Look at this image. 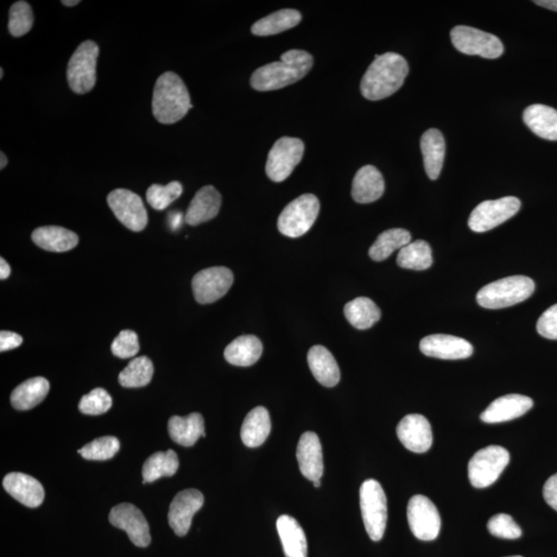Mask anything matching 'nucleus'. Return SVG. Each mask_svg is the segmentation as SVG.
Segmentation results:
<instances>
[{"label": "nucleus", "mask_w": 557, "mask_h": 557, "mask_svg": "<svg viewBox=\"0 0 557 557\" xmlns=\"http://www.w3.org/2000/svg\"><path fill=\"white\" fill-rule=\"evenodd\" d=\"M34 22V12L28 3L21 0L11 6L9 31L12 36L20 37L28 34Z\"/></svg>", "instance_id": "obj_40"}, {"label": "nucleus", "mask_w": 557, "mask_h": 557, "mask_svg": "<svg viewBox=\"0 0 557 557\" xmlns=\"http://www.w3.org/2000/svg\"><path fill=\"white\" fill-rule=\"evenodd\" d=\"M11 275V267L8 263L4 261V258L0 259V278L2 280H5Z\"/></svg>", "instance_id": "obj_48"}, {"label": "nucleus", "mask_w": 557, "mask_h": 557, "mask_svg": "<svg viewBox=\"0 0 557 557\" xmlns=\"http://www.w3.org/2000/svg\"><path fill=\"white\" fill-rule=\"evenodd\" d=\"M271 417L264 407H256L246 416L240 429V438L249 448L262 446L271 433Z\"/></svg>", "instance_id": "obj_30"}, {"label": "nucleus", "mask_w": 557, "mask_h": 557, "mask_svg": "<svg viewBox=\"0 0 557 557\" xmlns=\"http://www.w3.org/2000/svg\"><path fill=\"white\" fill-rule=\"evenodd\" d=\"M81 2H79V0H74V2L73 0L72 2L71 0H63L62 4L66 6H75V5L79 4Z\"/></svg>", "instance_id": "obj_50"}, {"label": "nucleus", "mask_w": 557, "mask_h": 557, "mask_svg": "<svg viewBox=\"0 0 557 557\" xmlns=\"http://www.w3.org/2000/svg\"><path fill=\"white\" fill-rule=\"evenodd\" d=\"M169 434L179 445L192 447L200 436H206L204 417L200 413L173 416L169 420Z\"/></svg>", "instance_id": "obj_29"}, {"label": "nucleus", "mask_w": 557, "mask_h": 557, "mask_svg": "<svg viewBox=\"0 0 557 557\" xmlns=\"http://www.w3.org/2000/svg\"><path fill=\"white\" fill-rule=\"evenodd\" d=\"M530 397L522 395H507L493 401L480 418L485 423H501L516 420L533 408Z\"/></svg>", "instance_id": "obj_20"}, {"label": "nucleus", "mask_w": 557, "mask_h": 557, "mask_svg": "<svg viewBox=\"0 0 557 557\" xmlns=\"http://www.w3.org/2000/svg\"><path fill=\"white\" fill-rule=\"evenodd\" d=\"M204 496L196 490H183L175 497L169 506V523L177 536L187 535L193 516L204 506Z\"/></svg>", "instance_id": "obj_16"}, {"label": "nucleus", "mask_w": 557, "mask_h": 557, "mask_svg": "<svg viewBox=\"0 0 557 557\" xmlns=\"http://www.w3.org/2000/svg\"><path fill=\"white\" fill-rule=\"evenodd\" d=\"M408 522L413 535L421 541H434L441 530V517L435 504L427 497L417 495L410 499Z\"/></svg>", "instance_id": "obj_13"}, {"label": "nucleus", "mask_w": 557, "mask_h": 557, "mask_svg": "<svg viewBox=\"0 0 557 557\" xmlns=\"http://www.w3.org/2000/svg\"><path fill=\"white\" fill-rule=\"evenodd\" d=\"M153 373L154 366L150 358L137 357L132 359L129 365L120 373L119 383L128 388H144L151 382Z\"/></svg>", "instance_id": "obj_38"}, {"label": "nucleus", "mask_w": 557, "mask_h": 557, "mask_svg": "<svg viewBox=\"0 0 557 557\" xmlns=\"http://www.w3.org/2000/svg\"><path fill=\"white\" fill-rule=\"evenodd\" d=\"M99 48L97 43L86 41L75 51L68 61L67 82L77 94L90 92L97 84V65Z\"/></svg>", "instance_id": "obj_7"}, {"label": "nucleus", "mask_w": 557, "mask_h": 557, "mask_svg": "<svg viewBox=\"0 0 557 557\" xmlns=\"http://www.w3.org/2000/svg\"><path fill=\"white\" fill-rule=\"evenodd\" d=\"M537 331L543 338L557 340V303L542 314L537 320Z\"/></svg>", "instance_id": "obj_45"}, {"label": "nucleus", "mask_w": 557, "mask_h": 557, "mask_svg": "<svg viewBox=\"0 0 557 557\" xmlns=\"http://www.w3.org/2000/svg\"><path fill=\"white\" fill-rule=\"evenodd\" d=\"M522 201L515 196L481 202L468 218V226L475 232H485L508 221L521 210Z\"/></svg>", "instance_id": "obj_10"}, {"label": "nucleus", "mask_w": 557, "mask_h": 557, "mask_svg": "<svg viewBox=\"0 0 557 557\" xmlns=\"http://www.w3.org/2000/svg\"><path fill=\"white\" fill-rule=\"evenodd\" d=\"M178 468L179 459L174 451L156 452L145 461L143 483H152L161 477H172Z\"/></svg>", "instance_id": "obj_35"}, {"label": "nucleus", "mask_w": 557, "mask_h": 557, "mask_svg": "<svg viewBox=\"0 0 557 557\" xmlns=\"http://www.w3.org/2000/svg\"><path fill=\"white\" fill-rule=\"evenodd\" d=\"M0 157H2V163H0V169H4L6 167V164H8V158H6L4 152H2V154H0Z\"/></svg>", "instance_id": "obj_51"}, {"label": "nucleus", "mask_w": 557, "mask_h": 557, "mask_svg": "<svg viewBox=\"0 0 557 557\" xmlns=\"http://www.w3.org/2000/svg\"><path fill=\"white\" fill-rule=\"evenodd\" d=\"M120 451V442L115 436H101L88 443L78 451L87 460H107L115 457Z\"/></svg>", "instance_id": "obj_39"}, {"label": "nucleus", "mask_w": 557, "mask_h": 557, "mask_svg": "<svg viewBox=\"0 0 557 557\" xmlns=\"http://www.w3.org/2000/svg\"><path fill=\"white\" fill-rule=\"evenodd\" d=\"M232 283L233 274L230 269L215 267L202 270L192 280L195 300L201 305L217 302L229 293Z\"/></svg>", "instance_id": "obj_14"}, {"label": "nucleus", "mask_w": 557, "mask_h": 557, "mask_svg": "<svg viewBox=\"0 0 557 557\" xmlns=\"http://www.w3.org/2000/svg\"><path fill=\"white\" fill-rule=\"evenodd\" d=\"M320 202L314 194H302L284 208L278 219V229L288 238H300L315 224Z\"/></svg>", "instance_id": "obj_6"}, {"label": "nucleus", "mask_w": 557, "mask_h": 557, "mask_svg": "<svg viewBox=\"0 0 557 557\" xmlns=\"http://www.w3.org/2000/svg\"><path fill=\"white\" fill-rule=\"evenodd\" d=\"M4 78V68H0V79Z\"/></svg>", "instance_id": "obj_53"}, {"label": "nucleus", "mask_w": 557, "mask_h": 557, "mask_svg": "<svg viewBox=\"0 0 557 557\" xmlns=\"http://www.w3.org/2000/svg\"><path fill=\"white\" fill-rule=\"evenodd\" d=\"M22 343L23 339L20 334L5 331L0 333V351L2 352L15 349Z\"/></svg>", "instance_id": "obj_46"}, {"label": "nucleus", "mask_w": 557, "mask_h": 557, "mask_svg": "<svg viewBox=\"0 0 557 557\" xmlns=\"http://www.w3.org/2000/svg\"><path fill=\"white\" fill-rule=\"evenodd\" d=\"M221 194L214 186L208 185L199 190L190 202L186 213V223L196 226L217 216L221 208Z\"/></svg>", "instance_id": "obj_22"}, {"label": "nucleus", "mask_w": 557, "mask_h": 557, "mask_svg": "<svg viewBox=\"0 0 557 557\" xmlns=\"http://www.w3.org/2000/svg\"><path fill=\"white\" fill-rule=\"evenodd\" d=\"M534 3L543 8L557 12V0H537Z\"/></svg>", "instance_id": "obj_49"}, {"label": "nucleus", "mask_w": 557, "mask_h": 557, "mask_svg": "<svg viewBox=\"0 0 557 557\" xmlns=\"http://www.w3.org/2000/svg\"><path fill=\"white\" fill-rule=\"evenodd\" d=\"M432 248L426 240L418 239L401 249L396 262L403 269L424 271L432 267Z\"/></svg>", "instance_id": "obj_37"}, {"label": "nucleus", "mask_w": 557, "mask_h": 557, "mask_svg": "<svg viewBox=\"0 0 557 557\" xmlns=\"http://www.w3.org/2000/svg\"><path fill=\"white\" fill-rule=\"evenodd\" d=\"M301 21L302 15L299 11L285 9L275 12L253 24L251 33L257 36L275 35L295 27Z\"/></svg>", "instance_id": "obj_33"}, {"label": "nucleus", "mask_w": 557, "mask_h": 557, "mask_svg": "<svg viewBox=\"0 0 557 557\" xmlns=\"http://www.w3.org/2000/svg\"><path fill=\"white\" fill-rule=\"evenodd\" d=\"M360 509L366 533L373 541L382 539L388 523V499L381 484L370 479L365 481L359 491Z\"/></svg>", "instance_id": "obj_5"}, {"label": "nucleus", "mask_w": 557, "mask_h": 557, "mask_svg": "<svg viewBox=\"0 0 557 557\" xmlns=\"http://www.w3.org/2000/svg\"><path fill=\"white\" fill-rule=\"evenodd\" d=\"M420 147L423 156L424 169L430 180L439 178L443 164H444L446 145L442 132L436 129H430L424 132Z\"/></svg>", "instance_id": "obj_24"}, {"label": "nucleus", "mask_w": 557, "mask_h": 557, "mask_svg": "<svg viewBox=\"0 0 557 557\" xmlns=\"http://www.w3.org/2000/svg\"><path fill=\"white\" fill-rule=\"evenodd\" d=\"M344 313L350 325L357 329H369L381 318L379 307L368 297H357L347 303Z\"/></svg>", "instance_id": "obj_34"}, {"label": "nucleus", "mask_w": 557, "mask_h": 557, "mask_svg": "<svg viewBox=\"0 0 557 557\" xmlns=\"http://www.w3.org/2000/svg\"><path fill=\"white\" fill-rule=\"evenodd\" d=\"M421 352L428 357L457 360L472 357L474 348L470 341L451 334H430L420 345Z\"/></svg>", "instance_id": "obj_17"}, {"label": "nucleus", "mask_w": 557, "mask_h": 557, "mask_svg": "<svg viewBox=\"0 0 557 557\" xmlns=\"http://www.w3.org/2000/svg\"><path fill=\"white\" fill-rule=\"evenodd\" d=\"M535 282L525 276H512L485 285L477 294L479 305L498 310L517 305L534 294Z\"/></svg>", "instance_id": "obj_4"}, {"label": "nucleus", "mask_w": 557, "mask_h": 557, "mask_svg": "<svg viewBox=\"0 0 557 557\" xmlns=\"http://www.w3.org/2000/svg\"><path fill=\"white\" fill-rule=\"evenodd\" d=\"M192 107L187 87L178 75L167 72L157 79L152 99V111L158 122L162 124L179 122Z\"/></svg>", "instance_id": "obj_3"}, {"label": "nucleus", "mask_w": 557, "mask_h": 557, "mask_svg": "<svg viewBox=\"0 0 557 557\" xmlns=\"http://www.w3.org/2000/svg\"><path fill=\"white\" fill-rule=\"evenodd\" d=\"M4 487L10 496L29 508H36L45 498V490L35 478L23 473H11L4 479Z\"/></svg>", "instance_id": "obj_21"}, {"label": "nucleus", "mask_w": 557, "mask_h": 557, "mask_svg": "<svg viewBox=\"0 0 557 557\" xmlns=\"http://www.w3.org/2000/svg\"><path fill=\"white\" fill-rule=\"evenodd\" d=\"M509 557H522V556L516 555V556H509Z\"/></svg>", "instance_id": "obj_54"}, {"label": "nucleus", "mask_w": 557, "mask_h": 557, "mask_svg": "<svg viewBox=\"0 0 557 557\" xmlns=\"http://www.w3.org/2000/svg\"><path fill=\"white\" fill-rule=\"evenodd\" d=\"M523 122L534 134L548 141H557V110L536 104L523 112Z\"/></svg>", "instance_id": "obj_27"}, {"label": "nucleus", "mask_w": 557, "mask_h": 557, "mask_svg": "<svg viewBox=\"0 0 557 557\" xmlns=\"http://www.w3.org/2000/svg\"><path fill=\"white\" fill-rule=\"evenodd\" d=\"M398 439L408 451L424 453L433 445V432L426 417L410 414L404 417L396 428Z\"/></svg>", "instance_id": "obj_18"}, {"label": "nucleus", "mask_w": 557, "mask_h": 557, "mask_svg": "<svg viewBox=\"0 0 557 557\" xmlns=\"http://www.w3.org/2000/svg\"><path fill=\"white\" fill-rule=\"evenodd\" d=\"M408 74V62L400 54L376 55L363 77L360 90L365 98L373 101L389 98L400 90Z\"/></svg>", "instance_id": "obj_2"}, {"label": "nucleus", "mask_w": 557, "mask_h": 557, "mask_svg": "<svg viewBox=\"0 0 557 557\" xmlns=\"http://www.w3.org/2000/svg\"><path fill=\"white\" fill-rule=\"evenodd\" d=\"M49 390L50 383L47 379L43 377L28 379L12 392V406L19 411L33 409L45 400Z\"/></svg>", "instance_id": "obj_32"}, {"label": "nucleus", "mask_w": 557, "mask_h": 557, "mask_svg": "<svg viewBox=\"0 0 557 557\" xmlns=\"http://www.w3.org/2000/svg\"><path fill=\"white\" fill-rule=\"evenodd\" d=\"M308 364L315 379L326 388H333L340 382L341 373L337 360L326 347H312L308 353Z\"/></svg>", "instance_id": "obj_26"}, {"label": "nucleus", "mask_w": 557, "mask_h": 557, "mask_svg": "<svg viewBox=\"0 0 557 557\" xmlns=\"http://www.w3.org/2000/svg\"><path fill=\"white\" fill-rule=\"evenodd\" d=\"M263 347L255 335H242L225 348L224 357L227 363L237 366H250L262 357Z\"/></svg>", "instance_id": "obj_31"}, {"label": "nucleus", "mask_w": 557, "mask_h": 557, "mask_svg": "<svg viewBox=\"0 0 557 557\" xmlns=\"http://www.w3.org/2000/svg\"><path fill=\"white\" fill-rule=\"evenodd\" d=\"M113 406V400L107 391L103 388H95L90 394L81 398L79 409L86 415H101Z\"/></svg>", "instance_id": "obj_42"}, {"label": "nucleus", "mask_w": 557, "mask_h": 557, "mask_svg": "<svg viewBox=\"0 0 557 557\" xmlns=\"http://www.w3.org/2000/svg\"><path fill=\"white\" fill-rule=\"evenodd\" d=\"M107 204L117 219L132 231H142L148 224V214L141 196L129 189H115L107 195Z\"/></svg>", "instance_id": "obj_12"}, {"label": "nucleus", "mask_w": 557, "mask_h": 557, "mask_svg": "<svg viewBox=\"0 0 557 557\" xmlns=\"http://www.w3.org/2000/svg\"><path fill=\"white\" fill-rule=\"evenodd\" d=\"M183 186L180 182L173 181L166 186L154 184L147 190V201L156 211L166 210L170 204L180 198Z\"/></svg>", "instance_id": "obj_41"}, {"label": "nucleus", "mask_w": 557, "mask_h": 557, "mask_svg": "<svg viewBox=\"0 0 557 557\" xmlns=\"http://www.w3.org/2000/svg\"><path fill=\"white\" fill-rule=\"evenodd\" d=\"M296 459L301 473L310 481L320 480L324 475V455L319 436L307 432L301 436L296 449Z\"/></svg>", "instance_id": "obj_19"}, {"label": "nucleus", "mask_w": 557, "mask_h": 557, "mask_svg": "<svg viewBox=\"0 0 557 557\" xmlns=\"http://www.w3.org/2000/svg\"><path fill=\"white\" fill-rule=\"evenodd\" d=\"M385 182L380 170L373 166L358 169L352 183V198L358 204H371L384 193Z\"/></svg>", "instance_id": "obj_23"}, {"label": "nucleus", "mask_w": 557, "mask_h": 557, "mask_svg": "<svg viewBox=\"0 0 557 557\" xmlns=\"http://www.w3.org/2000/svg\"><path fill=\"white\" fill-rule=\"evenodd\" d=\"M278 534L280 536L285 556L308 557V543L305 531L296 519L282 515L277 521Z\"/></svg>", "instance_id": "obj_25"}, {"label": "nucleus", "mask_w": 557, "mask_h": 557, "mask_svg": "<svg viewBox=\"0 0 557 557\" xmlns=\"http://www.w3.org/2000/svg\"><path fill=\"white\" fill-rule=\"evenodd\" d=\"M109 521L114 527L126 531L136 546L145 548L150 545L149 523L136 506L129 503L116 506L110 512Z\"/></svg>", "instance_id": "obj_15"}, {"label": "nucleus", "mask_w": 557, "mask_h": 557, "mask_svg": "<svg viewBox=\"0 0 557 557\" xmlns=\"http://www.w3.org/2000/svg\"><path fill=\"white\" fill-rule=\"evenodd\" d=\"M313 57L303 50H290L280 61L256 69L251 86L257 91H273L293 85L305 78L313 67Z\"/></svg>", "instance_id": "obj_1"}, {"label": "nucleus", "mask_w": 557, "mask_h": 557, "mask_svg": "<svg viewBox=\"0 0 557 557\" xmlns=\"http://www.w3.org/2000/svg\"><path fill=\"white\" fill-rule=\"evenodd\" d=\"M313 484H314V487H316V489H318V487H320L321 485L320 480L314 481Z\"/></svg>", "instance_id": "obj_52"}, {"label": "nucleus", "mask_w": 557, "mask_h": 557, "mask_svg": "<svg viewBox=\"0 0 557 557\" xmlns=\"http://www.w3.org/2000/svg\"><path fill=\"white\" fill-rule=\"evenodd\" d=\"M451 36L455 49L466 55L497 59L504 53L503 43L498 36L477 28L460 25L451 30Z\"/></svg>", "instance_id": "obj_9"}, {"label": "nucleus", "mask_w": 557, "mask_h": 557, "mask_svg": "<svg viewBox=\"0 0 557 557\" xmlns=\"http://www.w3.org/2000/svg\"><path fill=\"white\" fill-rule=\"evenodd\" d=\"M34 243L50 252H67L79 244L78 234L60 226H42L33 232Z\"/></svg>", "instance_id": "obj_28"}, {"label": "nucleus", "mask_w": 557, "mask_h": 557, "mask_svg": "<svg viewBox=\"0 0 557 557\" xmlns=\"http://www.w3.org/2000/svg\"><path fill=\"white\" fill-rule=\"evenodd\" d=\"M543 497L550 507L557 511V474L550 477L544 485Z\"/></svg>", "instance_id": "obj_47"}, {"label": "nucleus", "mask_w": 557, "mask_h": 557, "mask_svg": "<svg viewBox=\"0 0 557 557\" xmlns=\"http://www.w3.org/2000/svg\"><path fill=\"white\" fill-rule=\"evenodd\" d=\"M509 463L507 449L496 445L481 449L468 463V479L476 489H485L496 482Z\"/></svg>", "instance_id": "obj_8"}, {"label": "nucleus", "mask_w": 557, "mask_h": 557, "mask_svg": "<svg viewBox=\"0 0 557 557\" xmlns=\"http://www.w3.org/2000/svg\"><path fill=\"white\" fill-rule=\"evenodd\" d=\"M487 529L492 536L501 539L515 540L522 535V529L507 514H498L490 519Z\"/></svg>", "instance_id": "obj_43"}, {"label": "nucleus", "mask_w": 557, "mask_h": 557, "mask_svg": "<svg viewBox=\"0 0 557 557\" xmlns=\"http://www.w3.org/2000/svg\"><path fill=\"white\" fill-rule=\"evenodd\" d=\"M305 152V144L297 137H283L271 149L265 172L274 182H283L293 174Z\"/></svg>", "instance_id": "obj_11"}, {"label": "nucleus", "mask_w": 557, "mask_h": 557, "mask_svg": "<svg viewBox=\"0 0 557 557\" xmlns=\"http://www.w3.org/2000/svg\"><path fill=\"white\" fill-rule=\"evenodd\" d=\"M114 356L126 359L134 357L139 351L137 334L130 329H125L117 335L111 346Z\"/></svg>", "instance_id": "obj_44"}, {"label": "nucleus", "mask_w": 557, "mask_h": 557, "mask_svg": "<svg viewBox=\"0 0 557 557\" xmlns=\"http://www.w3.org/2000/svg\"><path fill=\"white\" fill-rule=\"evenodd\" d=\"M411 233L404 229H391L380 234L370 248L373 261L383 262L396 250L403 249L411 243Z\"/></svg>", "instance_id": "obj_36"}]
</instances>
